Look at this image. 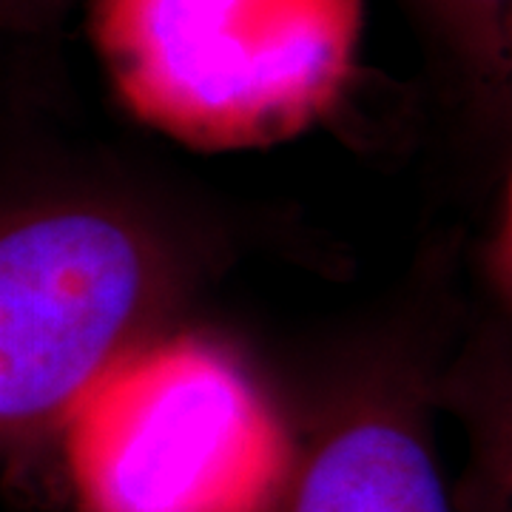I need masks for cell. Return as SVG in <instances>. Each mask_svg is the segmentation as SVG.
<instances>
[{
	"instance_id": "6da1fadb",
	"label": "cell",
	"mask_w": 512,
	"mask_h": 512,
	"mask_svg": "<svg viewBox=\"0 0 512 512\" xmlns=\"http://www.w3.org/2000/svg\"><path fill=\"white\" fill-rule=\"evenodd\" d=\"M279 231L134 148L52 131L0 146V464L60 441L100 373L191 325Z\"/></svg>"
},
{
	"instance_id": "7a4b0ae2",
	"label": "cell",
	"mask_w": 512,
	"mask_h": 512,
	"mask_svg": "<svg viewBox=\"0 0 512 512\" xmlns=\"http://www.w3.org/2000/svg\"><path fill=\"white\" fill-rule=\"evenodd\" d=\"M464 256L433 234L393 291L268 379L291 456L262 512H458L436 416L473 313Z\"/></svg>"
},
{
	"instance_id": "3957f363",
	"label": "cell",
	"mask_w": 512,
	"mask_h": 512,
	"mask_svg": "<svg viewBox=\"0 0 512 512\" xmlns=\"http://www.w3.org/2000/svg\"><path fill=\"white\" fill-rule=\"evenodd\" d=\"M123 109L194 151H245L333 120L362 69L365 0H83Z\"/></svg>"
},
{
	"instance_id": "277c9868",
	"label": "cell",
	"mask_w": 512,
	"mask_h": 512,
	"mask_svg": "<svg viewBox=\"0 0 512 512\" xmlns=\"http://www.w3.org/2000/svg\"><path fill=\"white\" fill-rule=\"evenodd\" d=\"M63 439L86 512H262L291 456L268 376L194 325L100 373Z\"/></svg>"
},
{
	"instance_id": "5b68a950",
	"label": "cell",
	"mask_w": 512,
	"mask_h": 512,
	"mask_svg": "<svg viewBox=\"0 0 512 512\" xmlns=\"http://www.w3.org/2000/svg\"><path fill=\"white\" fill-rule=\"evenodd\" d=\"M458 185L478 208L510 188L512 0H396Z\"/></svg>"
},
{
	"instance_id": "8992f818",
	"label": "cell",
	"mask_w": 512,
	"mask_h": 512,
	"mask_svg": "<svg viewBox=\"0 0 512 512\" xmlns=\"http://www.w3.org/2000/svg\"><path fill=\"white\" fill-rule=\"evenodd\" d=\"M83 0H0V43L46 46Z\"/></svg>"
}]
</instances>
